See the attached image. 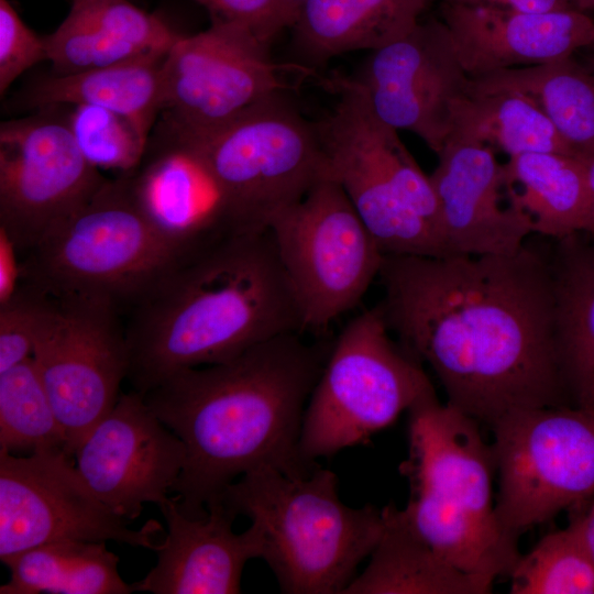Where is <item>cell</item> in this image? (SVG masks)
Instances as JSON below:
<instances>
[{"label":"cell","instance_id":"6da1fadb","mask_svg":"<svg viewBox=\"0 0 594 594\" xmlns=\"http://www.w3.org/2000/svg\"><path fill=\"white\" fill-rule=\"evenodd\" d=\"M377 305L426 362L450 405L490 427L506 414L568 405L557 350L549 252L384 255Z\"/></svg>","mask_w":594,"mask_h":594},{"label":"cell","instance_id":"7a4b0ae2","mask_svg":"<svg viewBox=\"0 0 594 594\" xmlns=\"http://www.w3.org/2000/svg\"><path fill=\"white\" fill-rule=\"evenodd\" d=\"M331 346L285 333L217 364L180 370L144 399L184 443L172 492L179 510L202 518L238 476L272 468L309 475L299 442L305 409Z\"/></svg>","mask_w":594,"mask_h":594},{"label":"cell","instance_id":"3957f363","mask_svg":"<svg viewBox=\"0 0 594 594\" xmlns=\"http://www.w3.org/2000/svg\"><path fill=\"white\" fill-rule=\"evenodd\" d=\"M127 314V380L142 395L180 370L222 363L275 337L305 332L268 229L215 235Z\"/></svg>","mask_w":594,"mask_h":594},{"label":"cell","instance_id":"277c9868","mask_svg":"<svg viewBox=\"0 0 594 594\" xmlns=\"http://www.w3.org/2000/svg\"><path fill=\"white\" fill-rule=\"evenodd\" d=\"M408 457L399 465L410 494L399 509L407 526L459 569L509 576L520 553L499 526L493 503L492 444L477 421L432 395L408 410Z\"/></svg>","mask_w":594,"mask_h":594},{"label":"cell","instance_id":"5b68a950","mask_svg":"<svg viewBox=\"0 0 594 594\" xmlns=\"http://www.w3.org/2000/svg\"><path fill=\"white\" fill-rule=\"evenodd\" d=\"M217 234L174 231L143 205L134 177L106 179L20 258V279L52 296L105 298L127 312Z\"/></svg>","mask_w":594,"mask_h":594},{"label":"cell","instance_id":"8992f818","mask_svg":"<svg viewBox=\"0 0 594 594\" xmlns=\"http://www.w3.org/2000/svg\"><path fill=\"white\" fill-rule=\"evenodd\" d=\"M337 484L320 465L301 477L266 466L242 475L219 498L258 529L262 559L282 593L343 594L377 544L382 509L345 505Z\"/></svg>","mask_w":594,"mask_h":594},{"label":"cell","instance_id":"52a82bcc","mask_svg":"<svg viewBox=\"0 0 594 594\" xmlns=\"http://www.w3.org/2000/svg\"><path fill=\"white\" fill-rule=\"evenodd\" d=\"M167 130L168 148L202 175L213 219L227 233L267 230L330 176L316 122L305 119L287 92L212 129Z\"/></svg>","mask_w":594,"mask_h":594},{"label":"cell","instance_id":"ba28073f","mask_svg":"<svg viewBox=\"0 0 594 594\" xmlns=\"http://www.w3.org/2000/svg\"><path fill=\"white\" fill-rule=\"evenodd\" d=\"M324 84L338 94L316 122L329 175L343 189L384 255L442 256L439 209L426 175L393 127L351 77Z\"/></svg>","mask_w":594,"mask_h":594},{"label":"cell","instance_id":"9c48e42d","mask_svg":"<svg viewBox=\"0 0 594 594\" xmlns=\"http://www.w3.org/2000/svg\"><path fill=\"white\" fill-rule=\"evenodd\" d=\"M389 332L375 306L351 319L331 344L302 419L299 448L308 463L366 443L436 395L421 362Z\"/></svg>","mask_w":594,"mask_h":594},{"label":"cell","instance_id":"30bf717a","mask_svg":"<svg viewBox=\"0 0 594 594\" xmlns=\"http://www.w3.org/2000/svg\"><path fill=\"white\" fill-rule=\"evenodd\" d=\"M491 428L498 475L495 514L512 538L594 495L593 409H517Z\"/></svg>","mask_w":594,"mask_h":594},{"label":"cell","instance_id":"8fae6325","mask_svg":"<svg viewBox=\"0 0 594 594\" xmlns=\"http://www.w3.org/2000/svg\"><path fill=\"white\" fill-rule=\"evenodd\" d=\"M305 331L353 309L380 275L384 253L330 176L270 224Z\"/></svg>","mask_w":594,"mask_h":594},{"label":"cell","instance_id":"7c38bea8","mask_svg":"<svg viewBox=\"0 0 594 594\" xmlns=\"http://www.w3.org/2000/svg\"><path fill=\"white\" fill-rule=\"evenodd\" d=\"M289 74L316 76L300 64L276 63L270 45L230 24L183 35L163 66L167 129L201 131L224 124L295 85Z\"/></svg>","mask_w":594,"mask_h":594},{"label":"cell","instance_id":"4fadbf2b","mask_svg":"<svg viewBox=\"0 0 594 594\" xmlns=\"http://www.w3.org/2000/svg\"><path fill=\"white\" fill-rule=\"evenodd\" d=\"M90 490L63 449L18 457L0 450V560L63 540H113L155 551L156 520L135 530Z\"/></svg>","mask_w":594,"mask_h":594},{"label":"cell","instance_id":"5bb4252c","mask_svg":"<svg viewBox=\"0 0 594 594\" xmlns=\"http://www.w3.org/2000/svg\"><path fill=\"white\" fill-rule=\"evenodd\" d=\"M54 316L32 359L74 454L113 408L127 380L129 353L121 309L80 295L54 296Z\"/></svg>","mask_w":594,"mask_h":594},{"label":"cell","instance_id":"9a60e30c","mask_svg":"<svg viewBox=\"0 0 594 594\" xmlns=\"http://www.w3.org/2000/svg\"><path fill=\"white\" fill-rule=\"evenodd\" d=\"M79 151L66 120L37 114L0 125V232L19 257L106 182Z\"/></svg>","mask_w":594,"mask_h":594},{"label":"cell","instance_id":"2e32d148","mask_svg":"<svg viewBox=\"0 0 594 594\" xmlns=\"http://www.w3.org/2000/svg\"><path fill=\"white\" fill-rule=\"evenodd\" d=\"M351 78L381 120L416 134L436 154L471 84L446 23L437 19L420 20L405 35L371 51Z\"/></svg>","mask_w":594,"mask_h":594},{"label":"cell","instance_id":"e0dca14e","mask_svg":"<svg viewBox=\"0 0 594 594\" xmlns=\"http://www.w3.org/2000/svg\"><path fill=\"white\" fill-rule=\"evenodd\" d=\"M76 468L96 496L127 520L144 503L167 498L185 465L183 441L136 392L121 393L113 408L78 446Z\"/></svg>","mask_w":594,"mask_h":594},{"label":"cell","instance_id":"ac0fdd59","mask_svg":"<svg viewBox=\"0 0 594 594\" xmlns=\"http://www.w3.org/2000/svg\"><path fill=\"white\" fill-rule=\"evenodd\" d=\"M429 175L444 255H507L534 235L508 200L503 164L487 145L448 140Z\"/></svg>","mask_w":594,"mask_h":594},{"label":"cell","instance_id":"d6986e66","mask_svg":"<svg viewBox=\"0 0 594 594\" xmlns=\"http://www.w3.org/2000/svg\"><path fill=\"white\" fill-rule=\"evenodd\" d=\"M441 12L471 78L566 58L583 47L594 48V19L576 9L527 12L442 2Z\"/></svg>","mask_w":594,"mask_h":594},{"label":"cell","instance_id":"ffe728a7","mask_svg":"<svg viewBox=\"0 0 594 594\" xmlns=\"http://www.w3.org/2000/svg\"><path fill=\"white\" fill-rule=\"evenodd\" d=\"M160 509L168 531L155 552L156 565L139 582L134 592L153 594H237L250 559L262 558L263 539L251 524L242 534L232 525L237 515L221 501L207 507L202 518H189L168 497Z\"/></svg>","mask_w":594,"mask_h":594},{"label":"cell","instance_id":"44dd1931","mask_svg":"<svg viewBox=\"0 0 594 594\" xmlns=\"http://www.w3.org/2000/svg\"><path fill=\"white\" fill-rule=\"evenodd\" d=\"M435 0H298L293 29L306 61L373 51L408 33Z\"/></svg>","mask_w":594,"mask_h":594},{"label":"cell","instance_id":"7402d4cb","mask_svg":"<svg viewBox=\"0 0 594 594\" xmlns=\"http://www.w3.org/2000/svg\"><path fill=\"white\" fill-rule=\"evenodd\" d=\"M365 570L343 594H488L494 579L465 572L437 553L404 521L393 503Z\"/></svg>","mask_w":594,"mask_h":594},{"label":"cell","instance_id":"603a6c76","mask_svg":"<svg viewBox=\"0 0 594 594\" xmlns=\"http://www.w3.org/2000/svg\"><path fill=\"white\" fill-rule=\"evenodd\" d=\"M554 241L549 265L556 342L562 375L576 405L594 375V232Z\"/></svg>","mask_w":594,"mask_h":594},{"label":"cell","instance_id":"cb8c5ba5","mask_svg":"<svg viewBox=\"0 0 594 594\" xmlns=\"http://www.w3.org/2000/svg\"><path fill=\"white\" fill-rule=\"evenodd\" d=\"M503 175L509 202L528 219L534 234L559 240L585 230L588 190L582 157L524 153L508 157Z\"/></svg>","mask_w":594,"mask_h":594},{"label":"cell","instance_id":"d4e9b609","mask_svg":"<svg viewBox=\"0 0 594 594\" xmlns=\"http://www.w3.org/2000/svg\"><path fill=\"white\" fill-rule=\"evenodd\" d=\"M471 87L528 97L575 155L594 153V76L572 56L496 70L471 78Z\"/></svg>","mask_w":594,"mask_h":594},{"label":"cell","instance_id":"484cf974","mask_svg":"<svg viewBox=\"0 0 594 594\" xmlns=\"http://www.w3.org/2000/svg\"><path fill=\"white\" fill-rule=\"evenodd\" d=\"M166 57V56H165ZM165 57L117 64L75 74H57L29 94L30 107L91 105L133 120L147 134L163 111Z\"/></svg>","mask_w":594,"mask_h":594},{"label":"cell","instance_id":"4316f807","mask_svg":"<svg viewBox=\"0 0 594 594\" xmlns=\"http://www.w3.org/2000/svg\"><path fill=\"white\" fill-rule=\"evenodd\" d=\"M10 580L1 594H130L120 576L119 558L106 541L63 540L44 543L4 562Z\"/></svg>","mask_w":594,"mask_h":594},{"label":"cell","instance_id":"83f0119b","mask_svg":"<svg viewBox=\"0 0 594 594\" xmlns=\"http://www.w3.org/2000/svg\"><path fill=\"white\" fill-rule=\"evenodd\" d=\"M448 140L484 144L508 157L530 152L575 155L528 97L510 90H477L471 84L454 106Z\"/></svg>","mask_w":594,"mask_h":594},{"label":"cell","instance_id":"f1b7e54d","mask_svg":"<svg viewBox=\"0 0 594 594\" xmlns=\"http://www.w3.org/2000/svg\"><path fill=\"white\" fill-rule=\"evenodd\" d=\"M146 209L167 228L182 233L222 232L204 195L210 189L195 165L167 148L134 176Z\"/></svg>","mask_w":594,"mask_h":594},{"label":"cell","instance_id":"f546056e","mask_svg":"<svg viewBox=\"0 0 594 594\" xmlns=\"http://www.w3.org/2000/svg\"><path fill=\"white\" fill-rule=\"evenodd\" d=\"M508 578L510 594H594V558L581 516L520 554Z\"/></svg>","mask_w":594,"mask_h":594},{"label":"cell","instance_id":"4dcf8cb0","mask_svg":"<svg viewBox=\"0 0 594 594\" xmlns=\"http://www.w3.org/2000/svg\"><path fill=\"white\" fill-rule=\"evenodd\" d=\"M66 438L32 358L0 373V450L65 449Z\"/></svg>","mask_w":594,"mask_h":594},{"label":"cell","instance_id":"1f68e13d","mask_svg":"<svg viewBox=\"0 0 594 594\" xmlns=\"http://www.w3.org/2000/svg\"><path fill=\"white\" fill-rule=\"evenodd\" d=\"M66 122L81 154L98 169L129 172L145 152L148 134L112 110L73 105Z\"/></svg>","mask_w":594,"mask_h":594},{"label":"cell","instance_id":"d6a6232c","mask_svg":"<svg viewBox=\"0 0 594 594\" xmlns=\"http://www.w3.org/2000/svg\"><path fill=\"white\" fill-rule=\"evenodd\" d=\"M70 10L146 57H165L183 36L161 18L128 0H73Z\"/></svg>","mask_w":594,"mask_h":594},{"label":"cell","instance_id":"836d02e7","mask_svg":"<svg viewBox=\"0 0 594 594\" xmlns=\"http://www.w3.org/2000/svg\"><path fill=\"white\" fill-rule=\"evenodd\" d=\"M55 306L54 296L21 279L0 302V373L32 358Z\"/></svg>","mask_w":594,"mask_h":594},{"label":"cell","instance_id":"e575fe53","mask_svg":"<svg viewBox=\"0 0 594 594\" xmlns=\"http://www.w3.org/2000/svg\"><path fill=\"white\" fill-rule=\"evenodd\" d=\"M211 23L241 28L270 45L275 36L295 23L298 0H195Z\"/></svg>","mask_w":594,"mask_h":594},{"label":"cell","instance_id":"d590c367","mask_svg":"<svg viewBox=\"0 0 594 594\" xmlns=\"http://www.w3.org/2000/svg\"><path fill=\"white\" fill-rule=\"evenodd\" d=\"M47 59L44 37H38L8 0H0V94L35 64Z\"/></svg>","mask_w":594,"mask_h":594},{"label":"cell","instance_id":"8d00e7d4","mask_svg":"<svg viewBox=\"0 0 594 594\" xmlns=\"http://www.w3.org/2000/svg\"><path fill=\"white\" fill-rule=\"evenodd\" d=\"M451 4H487L527 12H550L575 9L571 0H442Z\"/></svg>","mask_w":594,"mask_h":594},{"label":"cell","instance_id":"74e56055","mask_svg":"<svg viewBox=\"0 0 594 594\" xmlns=\"http://www.w3.org/2000/svg\"><path fill=\"white\" fill-rule=\"evenodd\" d=\"M20 280V257L9 239L0 232V302L16 288Z\"/></svg>","mask_w":594,"mask_h":594},{"label":"cell","instance_id":"f35d334b","mask_svg":"<svg viewBox=\"0 0 594 594\" xmlns=\"http://www.w3.org/2000/svg\"><path fill=\"white\" fill-rule=\"evenodd\" d=\"M582 158L585 165L588 190V212L584 231L594 232V153Z\"/></svg>","mask_w":594,"mask_h":594},{"label":"cell","instance_id":"ab89813d","mask_svg":"<svg viewBox=\"0 0 594 594\" xmlns=\"http://www.w3.org/2000/svg\"><path fill=\"white\" fill-rule=\"evenodd\" d=\"M582 526L587 546L594 558V504L587 513L581 515Z\"/></svg>","mask_w":594,"mask_h":594},{"label":"cell","instance_id":"60d3db41","mask_svg":"<svg viewBox=\"0 0 594 594\" xmlns=\"http://www.w3.org/2000/svg\"><path fill=\"white\" fill-rule=\"evenodd\" d=\"M578 406L594 410V386L588 387L579 398Z\"/></svg>","mask_w":594,"mask_h":594},{"label":"cell","instance_id":"b9f144b4","mask_svg":"<svg viewBox=\"0 0 594 594\" xmlns=\"http://www.w3.org/2000/svg\"><path fill=\"white\" fill-rule=\"evenodd\" d=\"M573 7L582 12L594 10V0H571Z\"/></svg>","mask_w":594,"mask_h":594},{"label":"cell","instance_id":"7bdbcfd3","mask_svg":"<svg viewBox=\"0 0 594 594\" xmlns=\"http://www.w3.org/2000/svg\"><path fill=\"white\" fill-rule=\"evenodd\" d=\"M591 74L594 76V56H591V58H588V63H587V67H586Z\"/></svg>","mask_w":594,"mask_h":594},{"label":"cell","instance_id":"ee69618b","mask_svg":"<svg viewBox=\"0 0 594 594\" xmlns=\"http://www.w3.org/2000/svg\"><path fill=\"white\" fill-rule=\"evenodd\" d=\"M591 386H594V375H593L592 380L590 381V383L587 384V386L585 387V389L583 391V393H584L588 387H591ZM583 393H582V394H583ZM582 394H581V395H582ZM579 398H580V397H579ZM576 403H578V402H576Z\"/></svg>","mask_w":594,"mask_h":594}]
</instances>
